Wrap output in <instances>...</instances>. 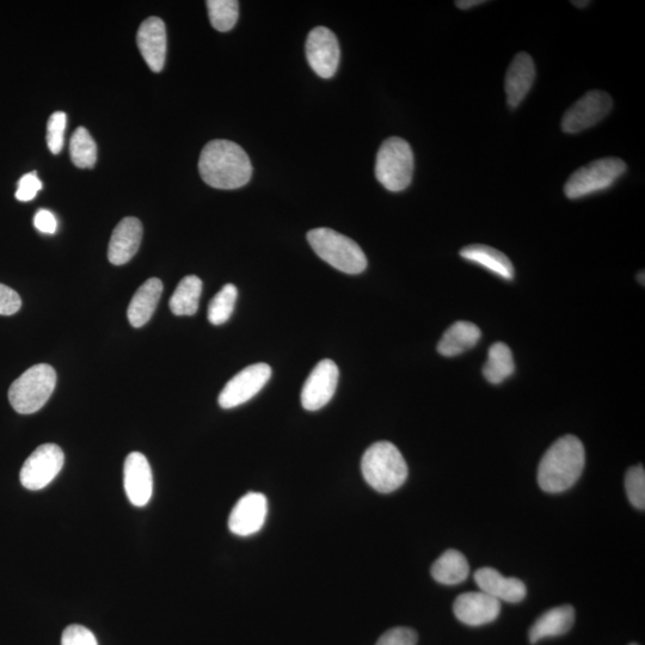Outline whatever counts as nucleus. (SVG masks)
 <instances>
[{"label":"nucleus","instance_id":"11","mask_svg":"<svg viewBox=\"0 0 645 645\" xmlns=\"http://www.w3.org/2000/svg\"><path fill=\"white\" fill-rule=\"evenodd\" d=\"M306 58L311 69L319 77H334L339 69L341 51L339 40L330 29L317 27L311 30L306 40Z\"/></svg>","mask_w":645,"mask_h":645},{"label":"nucleus","instance_id":"3","mask_svg":"<svg viewBox=\"0 0 645 645\" xmlns=\"http://www.w3.org/2000/svg\"><path fill=\"white\" fill-rule=\"evenodd\" d=\"M365 481L378 493L390 494L408 478V465L391 442L380 441L367 448L361 460Z\"/></svg>","mask_w":645,"mask_h":645},{"label":"nucleus","instance_id":"4","mask_svg":"<svg viewBox=\"0 0 645 645\" xmlns=\"http://www.w3.org/2000/svg\"><path fill=\"white\" fill-rule=\"evenodd\" d=\"M307 241L315 253L331 267L346 274H361L367 268V258L358 243L327 227L311 230Z\"/></svg>","mask_w":645,"mask_h":645},{"label":"nucleus","instance_id":"25","mask_svg":"<svg viewBox=\"0 0 645 645\" xmlns=\"http://www.w3.org/2000/svg\"><path fill=\"white\" fill-rule=\"evenodd\" d=\"M202 281L189 275L178 284L170 299V309L175 316H193L199 309Z\"/></svg>","mask_w":645,"mask_h":645},{"label":"nucleus","instance_id":"31","mask_svg":"<svg viewBox=\"0 0 645 645\" xmlns=\"http://www.w3.org/2000/svg\"><path fill=\"white\" fill-rule=\"evenodd\" d=\"M66 114L57 112L51 115L47 124V145L53 155H59L64 147V134L66 129Z\"/></svg>","mask_w":645,"mask_h":645},{"label":"nucleus","instance_id":"34","mask_svg":"<svg viewBox=\"0 0 645 645\" xmlns=\"http://www.w3.org/2000/svg\"><path fill=\"white\" fill-rule=\"evenodd\" d=\"M41 189L42 182L39 180L38 175H36L35 171L30 172V174L22 176L20 182H18L16 199L22 202L32 201Z\"/></svg>","mask_w":645,"mask_h":645},{"label":"nucleus","instance_id":"19","mask_svg":"<svg viewBox=\"0 0 645 645\" xmlns=\"http://www.w3.org/2000/svg\"><path fill=\"white\" fill-rule=\"evenodd\" d=\"M476 585L482 592L497 600L518 604L526 598L527 588L524 582L515 577H505L493 568H482L475 573Z\"/></svg>","mask_w":645,"mask_h":645},{"label":"nucleus","instance_id":"20","mask_svg":"<svg viewBox=\"0 0 645 645\" xmlns=\"http://www.w3.org/2000/svg\"><path fill=\"white\" fill-rule=\"evenodd\" d=\"M575 623V610L573 606L563 605L546 611L532 625L528 638L532 644L545 640V638L558 637L568 634Z\"/></svg>","mask_w":645,"mask_h":645},{"label":"nucleus","instance_id":"21","mask_svg":"<svg viewBox=\"0 0 645 645\" xmlns=\"http://www.w3.org/2000/svg\"><path fill=\"white\" fill-rule=\"evenodd\" d=\"M163 293V282L157 278L147 280L135 292L128 306L127 317L134 328H141L150 321Z\"/></svg>","mask_w":645,"mask_h":645},{"label":"nucleus","instance_id":"38","mask_svg":"<svg viewBox=\"0 0 645 645\" xmlns=\"http://www.w3.org/2000/svg\"><path fill=\"white\" fill-rule=\"evenodd\" d=\"M573 4L577 6V8H586V6L591 4V2H573Z\"/></svg>","mask_w":645,"mask_h":645},{"label":"nucleus","instance_id":"1","mask_svg":"<svg viewBox=\"0 0 645 645\" xmlns=\"http://www.w3.org/2000/svg\"><path fill=\"white\" fill-rule=\"evenodd\" d=\"M199 171L208 186L233 190L249 183L253 176V165L241 146L230 140L217 139L202 150Z\"/></svg>","mask_w":645,"mask_h":645},{"label":"nucleus","instance_id":"24","mask_svg":"<svg viewBox=\"0 0 645 645\" xmlns=\"http://www.w3.org/2000/svg\"><path fill=\"white\" fill-rule=\"evenodd\" d=\"M470 565L468 559L457 550H447L432 567V576L436 582L446 586H456L468 579Z\"/></svg>","mask_w":645,"mask_h":645},{"label":"nucleus","instance_id":"16","mask_svg":"<svg viewBox=\"0 0 645 645\" xmlns=\"http://www.w3.org/2000/svg\"><path fill=\"white\" fill-rule=\"evenodd\" d=\"M138 48L153 72H161L167 59V28L159 17L141 23L137 34Z\"/></svg>","mask_w":645,"mask_h":645},{"label":"nucleus","instance_id":"29","mask_svg":"<svg viewBox=\"0 0 645 645\" xmlns=\"http://www.w3.org/2000/svg\"><path fill=\"white\" fill-rule=\"evenodd\" d=\"M206 4L215 30L226 33L235 28L239 16L236 0H208Z\"/></svg>","mask_w":645,"mask_h":645},{"label":"nucleus","instance_id":"35","mask_svg":"<svg viewBox=\"0 0 645 645\" xmlns=\"http://www.w3.org/2000/svg\"><path fill=\"white\" fill-rule=\"evenodd\" d=\"M21 297L12 288L0 284V316H12L20 311Z\"/></svg>","mask_w":645,"mask_h":645},{"label":"nucleus","instance_id":"14","mask_svg":"<svg viewBox=\"0 0 645 645\" xmlns=\"http://www.w3.org/2000/svg\"><path fill=\"white\" fill-rule=\"evenodd\" d=\"M268 514L267 497L260 493L244 495L232 509L229 528L241 537L253 536L260 532Z\"/></svg>","mask_w":645,"mask_h":645},{"label":"nucleus","instance_id":"32","mask_svg":"<svg viewBox=\"0 0 645 645\" xmlns=\"http://www.w3.org/2000/svg\"><path fill=\"white\" fill-rule=\"evenodd\" d=\"M61 645H98L92 631L82 625L67 626L61 636Z\"/></svg>","mask_w":645,"mask_h":645},{"label":"nucleus","instance_id":"36","mask_svg":"<svg viewBox=\"0 0 645 645\" xmlns=\"http://www.w3.org/2000/svg\"><path fill=\"white\" fill-rule=\"evenodd\" d=\"M34 226L42 233L54 235L58 229V221L52 212H49L48 210H40L35 214Z\"/></svg>","mask_w":645,"mask_h":645},{"label":"nucleus","instance_id":"10","mask_svg":"<svg viewBox=\"0 0 645 645\" xmlns=\"http://www.w3.org/2000/svg\"><path fill=\"white\" fill-rule=\"evenodd\" d=\"M270 377H272V368L267 364H263V362L245 367L221 391L219 396L220 407L232 409L249 402L266 386Z\"/></svg>","mask_w":645,"mask_h":645},{"label":"nucleus","instance_id":"9","mask_svg":"<svg viewBox=\"0 0 645 645\" xmlns=\"http://www.w3.org/2000/svg\"><path fill=\"white\" fill-rule=\"evenodd\" d=\"M613 108V100L605 91L593 90L580 98L564 114L563 132L576 134L598 125Z\"/></svg>","mask_w":645,"mask_h":645},{"label":"nucleus","instance_id":"39","mask_svg":"<svg viewBox=\"0 0 645 645\" xmlns=\"http://www.w3.org/2000/svg\"><path fill=\"white\" fill-rule=\"evenodd\" d=\"M638 280L640 281L642 280V285H644V273H641L640 275H638Z\"/></svg>","mask_w":645,"mask_h":645},{"label":"nucleus","instance_id":"13","mask_svg":"<svg viewBox=\"0 0 645 645\" xmlns=\"http://www.w3.org/2000/svg\"><path fill=\"white\" fill-rule=\"evenodd\" d=\"M453 612L460 623L483 626L499 618L501 602L482 591L464 593L454 601Z\"/></svg>","mask_w":645,"mask_h":645},{"label":"nucleus","instance_id":"27","mask_svg":"<svg viewBox=\"0 0 645 645\" xmlns=\"http://www.w3.org/2000/svg\"><path fill=\"white\" fill-rule=\"evenodd\" d=\"M71 161L79 169H91L97 162V145L88 129L78 127L70 143Z\"/></svg>","mask_w":645,"mask_h":645},{"label":"nucleus","instance_id":"30","mask_svg":"<svg viewBox=\"0 0 645 645\" xmlns=\"http://www.w3.org/2000/svg\"><path fill=\"white\" fill-rule=\"evenodd\" d=\"M625 490L632 506L640 511L645 509V471L638 465L629 469L625 476Z\"/></svg>","mask_w":645,"mask_h":645},{"label":"nucleus","instance_id":"23","mask_svg":"<svg viewBox=\"0 0 645 645\" xmlns=\"http://www.w3.org/2000/svg\"><path fill=\"white\" fill-rule=\"evenodd\" d=\"M482 331L476 324L459 321L446 330L438 344V352L446 358L463 354L481 340Z\"/></svg>","mask_w":645,"mask_h":645},{"label":"nucleus","instance_id":"6","mask_svg":"<svg viewBox=\"0 0 645 645\" xmlns=\"http://www.w3.org/2000/svg\"><path fill=\"white\" fill-rule=\"evenodd\" d=\"M414 174V153L407 141L386 139L377 155V180L390 192H402L410 186Z\"/></svg>","mask_w":645,"mask_h":645},{"label":"nucleus","instance_id":"37","mask_svg":"<svg viewBox=\"0 0 645 645\" xmlns=\"http://www.w3.org/2000/svg\"><path fill=\"white\" fill-rule=\"evenodd\" d=\"M483 0H460V2H456L457 8L463 9V10H468L473 8V6L481 5L484 4Z\"/></svg>","mask_w":645,"mask_h":645},{"label":"nucleus","instance_id":"8","mask_svg":"<svg viewBox=\"0 0 645 645\" xmlns=\"http://www.w3.org/2000/svg\"><path fill=\"white\" fill-rule=\"evenodd\" d=\"M64 463V452L58 445H41L23 464L20 473L21 484L32 491L45 489L63 470Z\"/></svg>","mask_w":645,"mask_h":645},{"label":"nucleus","instance_id":"2","mask_svg":"<svg viewBox=\"0 0 645 645\" xmlns=\"http://www.w3.org/2000/svg\"><path fill=\"white\" fill-rule=\"evenodd\" d=\"M586 464V452L574 435L559 438L544 454L538 469L539 487L549 494H559L574 487Z\"/></svg>","mask_w":645,"mask_h":645},{"label":"nucleus","instance_id":"33","mask_svg":"<svg viewBox=\"0 0 645 645\" xmlns=\"http://www.w3.org/2000/svg\"><path fill=\"white\" fill-rule=\"evenodd\" d=\"M419 636L409 628H395L386 631L376 645H416Z\"/></svg>","mask_w":645,"mask_h":645},{"label":"nucleus","instance_id":"7","mask_svg":"<svg viewBox=\"0 0 645 645\" xmlns=\"http://www.w3.org/2000/svg\"><path fill=\"white\" fill-rule=\"evenodd\" d=\"M628 165L622 159L607 157L598 159L575 171L564 186V193L570 200L586 198L588 195L611 188L622 177Z\"/></svg>","mask_w":645,"mask_h":645},{"label":"nucleus","instance_id":"12","mask_svg":"<svg viewBox=\"0 0 645 645\" xmlns=\"http://www.w3.org/2000/svg\"><path fill=\"white\" fill-rule=\"evenodd\" d=\"M339 378V367L333 360L319 361L301 390V404L304 409L317 411L324 408L334 397Z\"/></svg>","mask_w":645,"mask_h":645},{"label":"nucleus","instance_id":"5","mask_svg":"<svg viewBox=\"0 0 645 645\" xmlns=\"http://www.w3.org/2000/svg\"><path fill=\"white\" fill-rule=\"evenodd\" d=\"M57 385V373L52 366L30 367L10 386L9 401L18 414L36 413L48 402Z\"/></svg>","mask_w":645,"mask_h":645},{"label":"nucleus","instance_id":"17","mask_svg":"<svg viewBox=\"0 0 645 645\" xmlns=\"http://www.w3.org/2000/svg\"><path fill=\"white\" fill-rule=\"evenodd\" d=\"M143 224L137 218L122 219L115 227L108 248V260L114 266H122L131 261L140 248L143 239Z\"/></svg>","mask_w":645,"mask_h":645},{"label":"nucleus","instance_id":"40","mask_svg":"<svg viewBox=\"0 0 645 645\" xmlns=\"http://www.w3.org/2000/svg\"><path fill=\"white\" fill-rule=\"evenodd\" d=\"M629 645H638V644H636V643H631V644H629Z\"/></svg>","mask_w":645,"mask_h":645},{"label":"nucleus","instance_id":"18","mask_svg":"<svg viewBox=\"0 0 645 645\" xmlns=\"http://www.w3.org/2000/svg\"><path fill=\"white\" fill-rule=\"evenodd\" d=\"M536 81V65L530 54L521 52L515 55L506 75V95L508 106L515 109L525 100Z\"/></svg>","mask_w":645,"mask_h":645},{"label":"nucleus","instance_id":"28","mask_svg":"<svg viewBox=\"0 0 645 645\" xmlns=\"http://www.w3.org/2000/svg\"><path fill=\"white\" fill-rule=\"evenodd\" d=\"M237 298L238 291L235 285L227 284L221 288L208 306V321L213 325H221L229 321L235 310Z\"/></svg>","mask_w":645,"mask_h":645},{"label":"nucleus","instance_id":"15","mask_svg":"<svg viewBox=\"0 0 645 645\" xmlns=\"http://www.w3.org/2000/svg\"><path fill=\"white\" fill-rule=\"evenodd\" d=\"M124 484L127 499L135 507H144L151 501L153 476L149 460L143 453L128 454L124 466Z\"/></svg>","mask_w":645,"mask_h":645},{"label":"nucleus","instance_id":"26","mask_svg":"<svg viewBox=\"0 0 645 645\" xmlns=\"http://www.w3.org/2000/svg\"><path fill=\"white\" fill-rule=\"evenodd\" d=\"M514 371L515 364L511 348L503 342L493 344L483 367L484 378L490 384H501L511 377Z\"/></svg>","mask_w":645,"mask_h":645},{"label":"nucleus","instance_id":"22","mask_svg":"<svg viewBox=\"0 0 645 645\" xmlns=\"http://www.w3.org/2000/svg\"><path fill=\"white\" fill-rule=\"evenodd\" d=\"M460 256L466 261L478 264L501 279L511 281L514 279L515 270L513 263L501 251L483 244L468 245L460 251Z\"/></svg>","mask_w":645,"mask_h":645}]
</instances>
